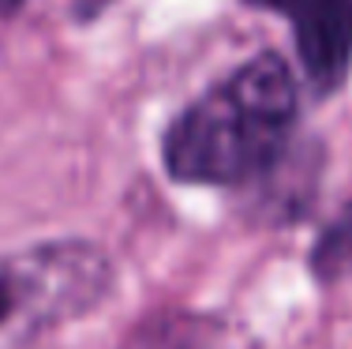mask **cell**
Wrapping results in <instances>:
<instances>
[{
    "label": "cell",
    "mask_w": 352,
    "mask_h": 349,
    "mask_svg": "<svg viewBox=\"0 0 352 349\" xmlns=\"http://www.w3.org/2000/svg\"><path fill=\"white\" fill-rule=\"evenodd\" d=\"M296 124V76L281 53L263 49L173 116L162 136V165L180 184H263L289 158Z\"/></svg>",
    "instance_id": "obj_1"
},
{
    "label": "cell",
    "mask_w": 352,
    "mask_h": 349,
    "mask_svg": "<svg viewBox=\"0 0 352 349\" xmlns=\"http://www.w3.org/2000/svg\"><path fill=\"white\" fill-rule=\"evenodd\" d=\"M116 289V263L82 237L0 252V349H34L98 312Z\"/></svg>",
    "instance_id": "obj_2"
},
{
    "label": "cell",
    "mask_w": 352,
    "mask_h": 349,
    "mask_svg": "<svg viewBox=\"0 0 352 349\" xmlns=\"http://www.w3.org/2000/svg\"><path fill=\"white\" fill-rule=\"evenodd\" d=\"M289 23L300 68L318 98L345 87L352 72V0H244Z\"/></svg>",
    "instance_id": "obj_3"
},
{
    "label": "cell",
    "mask_w": 352,
    "mask_h": 349,
    "mask_svg": "<svg viewBox=\"0 0 352 349\" xmlns=\"http://www.w3.org/2000/svg\"><path fill=\"white\" fill-rule=\"evenodd\" d=\"M307 263L322 286H338V282L352 278V199L322 226Z\"/></svg>",
    "instance_id": "obj_4"
},
{
    "label": "cell",
    "mask_w": 352,
    "mask_h": 349,
    "mask_svg": "<svg viewBox=\"0 0 352 349\" xmlns=\"http://www.w3.org/2000/svg\"><path fill=\"white\" fill-rule=\"evenodd\" d=\"M23 4H27V0H0V19H12V15H19Z\"/></svg>",
    "instance_id": "obj_5"
}]
</instances>
